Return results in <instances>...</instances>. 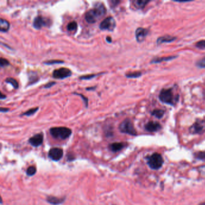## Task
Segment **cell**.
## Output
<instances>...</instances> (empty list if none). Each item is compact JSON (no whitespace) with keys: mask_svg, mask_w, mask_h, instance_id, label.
I'll list each match as a JSON object with an SVG mask.
<instances>
[{"mask_svg":"<svg viewBox=\"0 0 205 205\" xmlns=\"http://www.w3.org/2000/svg\"><path fill=\"white\" fill-rule=\"evenodd\" d=\"M197 66L199 67V68H205V57H203V58L199 60L197 63H196Z\"/></svg>","mask_w":205,"mask_h":205,"instance_id":"obj_31","label":"cell"},{"mask_svg":"<svg viewBox=\"0 0 205 205\" xmlns=\"http://www.w3.org/2000/svg\"><path fill=\"white\" fill-rule=\"evenodd\" d=\"M44 141V136L42 134H37L34 136L31 137L28 141L30 144L34 147H39L40 146Z\"/></svg>","mask_w":205,"mask_h":205,"instance_id":"obj_12","label":"cell"},{"mask_svg":"<svg viewBox=\"0 0 205 205\" xmlns=\"http://www.w3.org/2000/svg\"><path fill=\"white\" fill-rule=\"evenodd\" d=\"M141 73L140 72H130L126 73L125 76L128 78H139L141 75Z\"/></svg>","mask_w":205,"mask_h":205,"instance_id":"obj_25","label":"cell"},{"mask_svg":"<svg viewBox=\"0 0 205 205\" xmlns=\"http://www.w3.org/2000/svg\"><path fill=\"white\" fill-rule=\"evenodd\" d=\"M107 13V9L102 2L96 3L85 15V19L89 23H96Z\"/></svg>","mask_w":205,"mask_h":205,"instance_id":"obj_1","label":"cell"},{"mask_svg":"<svg viewBox=\"0 0 205 205\" xmlns=\"http://www.w3.org/2000/svg\"><path fill=\"white\" fill-rule=\"evenodd\" d=\"M36 173V168L34 166H30L27 170V175L28 176H31L35 175Z\"/></svg>","mask_w":205,"mask_h":205,"instance_id":"obj_28","label":"cell"},{"mask_svg":"<svg viewBox=\"0 0 205 205\" xmlns=\"http://www.w3.org/2000/svg\"><path fill=\"white\" fill-rule=\"evenodd\" d=\"M73 94L80 96L81 97V99H83V101H84V104H85V105H86V107L87 108V107H88V102H89V101H88V98L86 97H85V96H84L83 94H80V93H73Z\"/></svg>","mask_w":205,"mask_h":205,"instance_id":"obj_30","label":"cell"},{"mask_svg":"<svg viewBox=\"0 0 205 205\" xmlns=\"http://www.w3.org/2000/svg\"><path fill=\"white\" fill-rule=\"evenodd\" d=\"M125 146V144L124 143H120V142H117V143H114L111 144L109 146L110 149L114 152H116L119 150H121L123 148H124Z\"/></svg>","mask_w":205,"mask_h":205,"instance_id":"obj_15","label":"cell"},{"mask_svg":"<svg viewBox=\"0 0 205 205\" xmlns=\"http://www.w3.org/2000/svg\"><path fill=\"white\" fill-rule=\"evenodd\" d=\"M151 114H152V115H154L155 117H156L158 118H162L164 116V115L165 114V112L162 110L157 109V110H154L152 112Z\"/></svg>","mask_w":205,"mask_h":205,"instance_id":"obj_23","label":"cell"},{"mask_svg":"<svg viewBox=\"0 0 205 205\" xmlns=\"http://www.w3.org/2000/svg\"><path fill=\"white\" fill-rule=\"evenodd\" d=\"M95 89H96V86H94V87H88V88H86V89L87 90H94Z\"/></svg>","mask_w":205,"mask_h":205,"instance_id":"obj_38","label":"cell"},{"mask_svg":"<svg viewBox=\"0 0 205 205\" xmlns=\"http://www.w3.org/2000/svg\"><path fill=\"white\" fill-rule=\"evenodd\" d=\"M149 1H145V0H137L134 1V5L137 9H143L144 7L149 2Z\"/></svg>","mask_w":205,"mask_h":205,"instance_id":"obj_20","label":"cell"},{"mask_svg":"<svg viewBox=\"0 0 205 205\" xmlns=\"http://www.w3.org/2000/svg\"><path fill=\"white\" fill-rule=\"evenodd\" d=\"M78 25L77 23H76L75 21H71L67 25V30L69 31H74L76 30L77 28Z\"/></svg>","mask_w":205,"mask_h":205,"instance_id":"obj_26","label":"cell"},{"mask_svg":"<svg viewBox=\"0 0 205 205\" xmlns=\"http://www.w3.org/2000/svg\"><path fill=\"white\" fill-rule=\"evenodd\" d=\"M106 41H107V42L108 43H110V44H111V43L112 42V39H111V37H110V36H107V37H106Z\"/></svg>","mask_w":205,"mask_h":205,"instance_id":"obj_37","label":"cell"},{"mask_svg":"<svg viewBox=\"0 0 205 205\" xmlns=\"http://www.w3.org/2000/svg\"><path fill=\"white\" fill-rule=\"evenodd\" d=\"M149 33V30L144 28H138L136 31V38L138 42H142L144 41Z\"/></svg>","mask_w":205,"mask_h":205,"instance_id":"obj_11","label":"cell"},{"mask_svg":"<svg viewBox=\"0 0 205 205\" xmlns=\"http://www.w3.org/2000/svg\"><path fill=\"white\" fill-rule=\"evenodd\" d=\"M43 63L47 65H55V64H62L64 63V61L60 60H51L44 62Z\"/></svg>","mask_w":205,"mask_h":205,"instance_id":"obj_27","label":"cell"},{"mask_svg":"<svg viewBox=\"0 0 205 205\" xmlns=\"http://www.w3.org/2000/svg\"><path fill=\"white\" fill-rule=\"evenodd\" d=\"M39 80V76L37 75L36 73H32L31 75L29 76V86L33 85V84L37 83L38 80Z\"/></svg>","mask_w":205,"mask_h":205,"instance_id":"obj_21","label":"cell"},{"mask_svg":"<svg viewBox=\"0 0 205 205\" xmlns=\"http://www.w3.org/2000/svg\"><path fill=\"white\" fill-rule=\"evenodd\" d=\"M10 24L8 21L3 18L0 19V31L1 32H7L9 31Z\"/></svg>","mask_w":205,"mask_h":205,"instance_id":"obj_17","label":"cell"},{"mask_svg":"<svg viewBox=\"0 0 205 205\" xmlns=\"http://www.w3.org/2000/svg\"><path fill=\"white\" fill-rule=\"evenodd\" d=\"M51 22L49 19L43 17L41 15L37 16L33 21V27L37 30H40L43 27H46L51 25Z\"/></svg>","mask_w":205,"mask_h":205,"instance_id":"obj_8","label":"cell"},{"mask_svg":"<svg viewBox=\"0 0 205 205\" xmlns=\"http://www.w3.org/2000/svg\"><path fill=\"white\" fill-rule=\"evenodd\" d=\"M49 133L52 137L61 140H65L70 136L72 130L67 127L60 126L53 127L49 129Z\"/></svg>","mask_w":205,"mask_h":205,"instance_id":"obj_3","label":"cell"},{"mask_svg":"<svg viewBox=\"0 0 205 205\" xmlns=\"http://www.w3.org/2000/svg\"><path fill=\"white\" fill-rule=\"evenodd\" d=\"M196 157L200 160H205V152H199L196 154Z\"/></svg>","mask_w":205,"mask_h":205,"instance_id":"obj_33","label":"cell"},{"mask_svg":"<svg viewBox=\"0 0 205 205\" xmlns=\"http://www.w3.org/2000/svg\"><path fill=\"white\" fill-rule=\"evenodd\" d=\"M160 101L166 104L175 106L179 99L178 94H176L172 89H164L160 92Z\"/></svg>","mask_w":205,"mask_h":205,"instance_id":"obj_2","label":"cell"},{"mask_svg":"<svg viewBox=\"0 0 205 205\" xmlns=\"http://www.w3.org/2000/svg\"><path fill=\"white\" fill-rule=\"evenodd\" d=\"M72 71L67 68H60L55 69L52 72V77L55 79L63 80L72 75Z\"/></svg>","mask_w":205,"mask_h":205,"instance_id":"obj_7","label":"cell"},{"mask_svg":"<svg viewBox=\"0 0 205 205\" xmlns=\"http://www.w3.org/2000/svg\"><path fill=\"white\" fill-rule=\"evenodd\" d=\"M177 57V56H169V57H159L155 58L151 61V63H160L164 61H170L173 59H175Z\"/></svg>","mask_w":205,"mask_h":205,"instance_id":"obj_18","label":"cell"},{"mask_svg":"<svg viewBox=\"0 0 205 205\" xmlns=\"http://www.w3.org/2000/svg\"><path fill=\"white\" fill-rule=\"evenodd\" d=\"M39 109V108L38 107H34V108H32L31 109L28 110L27 111H25V112L22 113V114H21V116H23V115H25V116H31V115L35 114L38 111Z\"/></svg>","mask_w":205,"mask_h":205,"instance_id":"obj_22","label":"cell"},{"mask_svg":"<svg viewBox=\"0 0 205 205\" xmlns=\"http://www.w3.org/2000/svg\"><path fill=\"white\" fill-rule=\"evenodd\" d=\"M203 205H205V203H204V204H203Z\"/></svg>","mask_w":205,"mask_h":205,"instance_id":"obj_40","label":"cell"},{"mask_svg":"<svg viewBox=\"0 0 205 205\" xmlns=\"http://www.w3.org/2000/svg\"><path fill=\"white\" fill-rule=\"evenodd\" d=\"M10 65V62L5 58H3V57H1L0 58V66H1V68H4V67H6V66H8Z\"/></svg>","mask_w":205,"mask_h":205,"instance_id":"obj_29","label":"cell"},{"mask_svg":"<svg viewBox=\"0 0 205 205\" xmlns=\"http://www.w3.org/2000/svg\"><path fill=\"white\" fill-rule=\"evenodd\" d=\"M176 39V37H175L169 36V35H165V36L159 37L157 42L158 44H161L163 43H169V42H173Z\"/></svg>","mask_w":205,"mask_h":205,"instance_id":"obj_14","label":"cell"},{"mask_svg":"<svg viewBox=\"0 0 205 205\" xmlns=\"http://www.w3.org/2000/svg\"><path fill=\"white\" fill-rule=\"evenodd\" d=\"M63 155V151L62 149L60 148H52L51 149L49 153H48V157L51 159V160L58 161L60 160Z\"/></svg>","mask_w":205,"mask_h":205,"instance_id":"obj_10","label":"cell"},{"mask_svg":"<svg viewBox=\"0 0 205 205\" xmlns=\"http://www.w3.org/2000/svg\"><path fill=\"white\" fill-rule=\"evenodd\" d=\"M161 128V126L158 122H149L145 125V129L150 133L158 131Z\"/></svg>","mask_w":205,"mask_h":205,"instance_id":"obj_13","label":"cell"},{"mask_svg":"<svg viewBox=\"0 0 205 205\" xmlns=\"http://www.w3.org/2000/svg\"><path fill=\"white\" fill-rule=\"evenodd\" d=\"M116 27V23L113 17L108 16L99 24V28L102 30L113 31Z\"/></svg>","mask_w":205,"mask_h":205,"instance_id":"obj_6","label":"cell"},{"mask_svg":"<svg viewBox=\"0 0 205 205\" xmlns=\"http://www.w3.org/2000/svg\"><path fill=\"white\" fill-rule=\"evenodd\" d=\"M205 131V122L198 120L190 128L189 131L193 134H201Z\"/></svg>","mask_w":205,"mask_h":205,"instance_id":"obj_9","label":"cell"},{"mask_svg":"<svg viewBox=\"0 0 205 205\" xmlns=\"http://www.w3.org/2000/svg\"><path fill=\"white\" fill-rule=\"evenodd\" d=\"M55 84H56V83L54 81H51L48 83L47 84H46L44 86V88L45 89H49L51 88V87H52L53 86H54Z\"/></svg>","mask_w":205,"mask_h":205,"instance_id":"obj_34","label":"cell"},{"mask_svg":"<svg viewBox=\"0 0 205 205\" xmlns=\"http://www.w3.org/2000/svg\"><path fill=\"white\" fill-rule=\"evenodd\" d=\"M120 2V1H110V6H111L112 7H114L116 5H117V4Z\"/></svg>","mask_w":205,"mask_h":205,"instance_id":"obj_35","label":"cell"},{"mask_svg":"<svg viewBox=\"0 0 205 205\" xmlns=\"http://www.w3.org/2000/svg\"><path fill=\"white\" fill-rule=\"evenodd\" d=\"M196 46L201 49H205V40H202L197 42L196 44Z\"/></svg>","mask_w":205,"mask_h":205,"instance_id":"obj_32","label":"cell"},{"mask_svg":"<svg viewBox=\"0 0 205 205\" xmlns=\"http://www.w3.org/2000/svg\"><path fill=\"white\" fill-rule=\"evenodd\" d=\"M1 96H0V99H5L6 98V96L5 95H4V94H3L2 93H1V95H0Z\"/></svg>","mask_w":205,"mask_h":205,"instance_id":"obj_39","label":"cell"},{"mask_svg":"<svg viewBox=\"0 0 205 205\" xmlns=\"http://www.w3.org/2000/svg\"><path fill=\"white\" fill-rule=\"evenodd\" d=\"M5 82L6 83L10 84L13 87V88L15 89H17L19 87V84H18V81L13 78L8 77L5 80Z\"/></svg>","mask_w":205,"mask_h":205,"instance_id":"obj_19","label":"cell"},{"mask_svg":"<svg viewBox=\"0 0 205 205\" xmlns=\"http://www.w3.org/2000/svg\"><path fill=\"white\" fill-rule=\"evenodd\" d=\"M102 73H97V74H89V75H83V76H80L79 79L81 80H91L92 78H94L96 76H97L100 75H102Z\"/></svg>","mask_w":205,"mask_h":205,"instance_id":"obj_24","label":"cell"},{"mask_svg":"<svg viewBox=\"0 0 205 205\" xmlns=\"http://www.w3.org/2000/svg\"><path fill=\"white\" fill-rule=\"evenodd\" d=\"M64 200L65 199L58 198L53 196H49L47 197V201L52 205H58L62 204L64 202Z\"/></svg>","mask_w":205,"mask_h":205,"instance_id":"obj_16","label":"cell"},{"mask_svg":"<svg viewBox=\"0 0 205 205\" xmlns=\"http://www.w3.org/2000/svg\"><path fill=\"white\" fill-rule=\"evenodd\" d=\"M118 129L122 133L127 134L131 136H137V131L132 121L129 118L125 119L119 125Z\"/></svg>","mask_w":205,"mask_h":205,"instance_id":"obj_4","label":"cell"},{"mask_svg":"<svg viewBox=\"0 0 205 205\" xmlns=\"http://www.w3.org/2000/svg\"><path fill=\"white\" fill-rule=\"evenodd\" d=\"M9 111V108H4V107H1L0 108V111L1 113H5V112H8Z\"/></svg>","mask_w":205,"mask_h":205,"instance_id":"obj_36","label":"cell"},{"mask_svg":"<svg viewBox=\"0 0 205 205\" xmlns=\"http://www.w3.org/2000/svg\"><path fill=\"white\" fill-rule=\"evenodd\" d=\"M164 160L160 154L155 153L147 158V164L153 170H158L162 166Z\"/></svg>","mask_w":205,"mask_h":205,"instance_id":"obj_5","label":"cell"}]
</instances>
